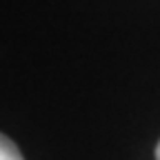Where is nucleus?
Segmentation results:
<instances>
[{"label":"nucleus","mask_w":160,"mask_h":160,"mask_svg":"<svg viewBox=\"0 0 160 160\" xmlns=\"http://www.w3.org/2000/svg\"><path fill=\"white\" fill-rule=\"evenodd\" d=\"M0 160H25L18 147L2 133H0Z\"/></svg>","instance_id":"nucleus-1"},{"label":"nucleus","mask_w":160,"mask_h":160,"mask_svg":"<svg viewBox=\"0 0 160 160\" xmlns=\"http://www.w3.org/2000/svg\"><path fill=\"white\" fill-rule=\"evenodd\" d=\"M156 160H160V142H158V147H156Z\"/></svg>","instance_id":"nucleus-2"}]
</instances>
